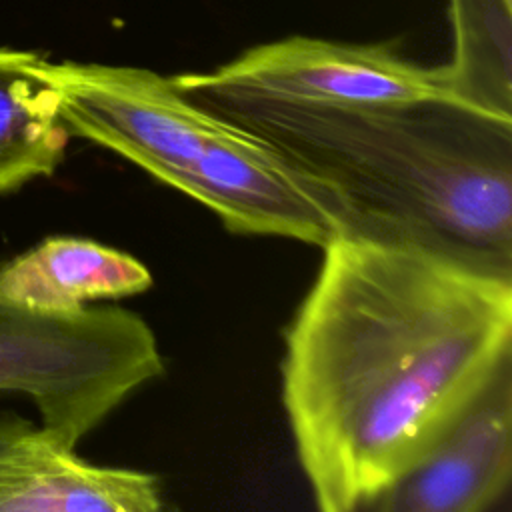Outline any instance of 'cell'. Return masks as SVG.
Masks as SVG:
<instances>
[{"label": "cell", "instance_id": "1", "mask_svg": "<svg viewBox=\"0 0 512 512\" xmlns=\"http://www.w3.org/2000/svg\"><path fill=\"white\" fill-rule=\"evenodd\" d=\"M284 332L282 404L322 512L366 510L512 360V276L338 234Z\"/></svg>", "mask_w": 512, "mask_h": 512}, {"label": "cell", "instance_id": "8", "mask_svg": "<svg viewBox=\"0 0 512 512\" xmlns=\"http://www.w3.org/2000/svg\"><path fill=\"white\" fill-rule=\"evenodd\" d=\"M158 476L82 460L32 424L0 446V512H156Z\"/></svg>", "mask_w": 512, "mask_h": 512}, {"label": "cell", "instance_id": "7", "mask_svg": "<svg viewBox=\"0 0 512 512\" xmlns=\"http://www.w3.org/2000/svg\"><path fill=\"white\" fill-rule=\"evenodd\" d=\"M512 480V360L366 510L484 512Z\"/></svg>", "mask_w": 512, "mask_h": 512}, {"label": "cell", "instance_id": "9", "mask_svg": "<svg viewBox=\"0 0 512 512\" xmlns=\"http://www.w3.org/2000/svg\"><path fill=\"white\" fill-rule=\"evenodd\" d=\"M152 286L134 256L76 236H52L0 266V298L42 312H74Z\"/></svg>", "mask_w": 512, "mask_h": 512}, {"label": "cell", "instance_id": "2", "mask_svg": "<svg viewBox=\"0 0 512 512\" xmlns=\"http://www.w3.org/2000/svg\"><path fill=\"white\" fill-rule=\"evenodd\" d=\"M192 100L304 174L338 214L340 234L414 244L512 276V124L440 100Z\"/></svg>", "mask_w": 512, "mask_h": 512}, {"label": "cell", "instance_id": "12", "mask_svg": "<svg viewBox=\"0 0 512 512\" xmlns=\"http://www.w3.org/2000/svg\"><path fill=\"white\" fill-rule=\"evenodd\" d=\"M28 426H30V422L16 414H0V446L10 442L12 438H16Z\"/></svg>", "mask_w": 512, "mask_h": 512}, {"label": "cell", "instance_id": "5", "mask_svg": "<svg viewBox=\"0 0 512 512\" xmlns=\"http://www.w3.org/2000/svg\"><path fill=\"white\" fill-rule=\"evenodd\" d=\"M40 72L70 136L116 152L174 190L222 124L172 76L148 68L44 58Z\"/></svg>", "mask_w": 512, "mask_h": 512}, {"label": "cell", "instance_id": "10", "mask_svg": "<svg viewBox=\"0 0 512 512\" xmlns=\"http://www.w3.org/2000/svg\"><path fill=\"white\" fill-rule=\"evenodd\" d=\"M44 56L0 46V194L52 176L64 158L68 130L42 78Z\"/></svg>", "mask_w": 512, "mask_h": 512}, {"label": "cell", "instance_id": "4", "mask_svg": "<svg viewBox=\"0 0 512 512\" xmlns=\"http://www.w3.org/2000/svg\"><path fill=\"white\" fill-rule=\"evenodd\" d=\"M190 98H246L312 106L454 104L442 66L408 60L396 42L286 36L206 70L172 76Z\"/></svg>", "mask_w": 512, "mask_h": 512}, {"label": "cell", "instance_id": "11", "mask_svg": "<svg viewBox=\"0 0 512 512\" xmlns=\"http://www.w3.org/2000/svg\"><path fill=\"white\" fill-rule=\"evenodd\" d=\"M454 50L442 64L456 106L512 124V2L450 0Z\"/></svg>", "mask_w": 512, "mask_h": 512}, {"label": "cell", "instance_id": "3", "mask_svg": "<svg viewBox=\"0 0 512 512\" xmlns=\"http://www.w3.org/2000/svg\"><path fill=\"white\" fill-rule=\"evenodd\" d=\"M162 372L156 336L132 310L42 312L0 298V392L28 396L40 428L70 448Z\"/></svg>", "mask_w": 512, "mask_h": 512}, {"label": "cell", "instance_id": "13", "mask_svg": "<svg viewBox=\"0 0 512 512\" xmlns=\"http://www.w3.org/2000/svg\"><path fill=\"white\" fill-rule=\"evenodd\" d=\"M506 2H512V0H506Z\"/></svg>", "mask_w": 512, "mask_h": 512}, {"label": "cell", "instance_id": "6", "mask_svg": "<svg viewBox=\"0 0 512 512\" xmlns=\"http://www.w3.org/2000/svg\"><path fill=\"white\" fill-rule=\"evenodd\" d=\"M178 192L206 206L234 234L322 248L342 232L338 214L304 174L226 118Z\"/></svg>", "mask_w": 512, "mask_h": 512}]
</instances>
